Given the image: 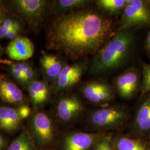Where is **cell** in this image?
<instances>
[{"mask_svg":"<svg viewBox=\"0 0 150 150\" xmlns=\"http://www.w3.org/2000/svg\"><path fill=\"white\" fill-rule=\"evenodd\" d=\"M112 20L100 11L90 8L57 16L49 27L46 48L70 59L95 55L112 37Z\"/></svg>","mask_w":150,"mask_h":150,"instance_id":"1","label":"cell"},{"mask_svg":"<svg viewBox=\"0 0 150 150\" xmlns=\"http://www.w3.org/2000/svg\"><path fill=\"white\" fill-rule=\"evenodd\" d=\"M135 30H117L93 56L90 71L93 75L111 72L122 67L131 56L135 43Z\"/></svg>","mask_w":150,"mask_h":150,"instance_id":"2","label":"cell"},{"mask_svg":"<svg viewBox=\"0 0 150 150\" xmlns=\"http://www.w3.org/2000/svg\"><path fill=\"white\" fill-rule=\"evenodd\" d=\"M9 4L12 12L34 31L42 24L51 10V1L46 0H13Z\"/></svg>","mask_w":150,"mask_h":150,"instance_id":"3","label":"cell"},{"mask_svg":"<svg viewBox=\"0 0 150 150\" xmlns=\"http://www.w3.org/2000/svg\"><path fill=\"white\" fill-rule=\"evenodd\" d=\"M150 29V0H128L117 30Z\"/></svg>","mask_w":150,"mask_h":150,"instance_id":"4","label":"cell"},{"mask_svg":"<svg viewBox=\"0 0 150 150\" xmlns=\"http://www.w3.org/2000/svg\"><path fill=\"white\" fill-rule=\"evenodd\" d=\"M89 66L87 61L67 64L56 80L51 83V91L58 94L70 91L80 83Z\"/></svg>","mask_w":150,"mask_h":150,"instance_id":"5","label":"cell"},{"mask_svg":"<svg viewBox=\"0 0 150 150\" xmlns=\"http://www.w3.org/2000/svg\"><path fill=\"white\" fill-rule=\"evenodd\" d=\"M27 131L38 149L49 145L54 139L53 121L44 111H38L32 115Z\"/></svg>","mask_w":150,"mask_h":150,"instance_id":"6","label":"cell"},{"mask_svg":"<svg viewBox=\"0 0 150 150\" xmlns=\"http://www.w3.org/2000/svg\"><path fill=\"white\" fill-rule=\"evenodd\" d=\"M141 82L142 71L132 66L113 79L112 86L120 96L130 99L141 91Z\"/></svg>","mask_w":150,"mask_h":150,"instance_id":"7","label":"cell"},{"mask_svg":"<svg viewBox=\"0 0 150 150\" xmlns=\"http://www.w3.org/2000/svg\"><path fill=\"white\" fill-rule=\"evenodd\" d=\"M81 91L87 100L96 104L111 101L115 93L112 85L102 79L86 81L81 86Z\"/></svg>","mask_w":150,"mask_h":150,"instance_id":"8","label":"cell"},{"mask_svg":"<svg viewBox=\"0 0 150 150\" xmlns=\"http://www.w3.org/2000/svg\"><path fill=\"white\" fill-rule=\"evenodd\" d=\"M127 117V114L122 107L111 106L97 109L92 113L90 121L97 127H110L121 124Z\"/></svg>","mask_w":150,"mask_h":150,"instance_id":"9","label":"cell"},{"mask_svg":"<svg viewBox=\"0 0 150 150\" xmlns=\"http://www.w3.org/2000/svg\"><path fill=\"white\" fill-rule=\"evenodd\" d=\"M83 109V104L79 97L73 93L67 94L57 100L56 113L61 122L68 123L78 118Z\"/></svg>","mask_w":150,"mask_h":150,"instance_id":"10","label":"cell"},{"mask_svg":"<svg viewBox=\"0 0 150 150\" xmlns=\"http://www.w3.org/2000/svg\"><path fill=\"white\" fill-rule=\"evenodd\" d=\"M40 64L43 80L48 83H52L56 80L61 71L68 64L59 55L48 54L42 50Z\"/></svg>","mask_w":150,"mask_h":150,"instance_id":"11","label":"cell"},{"mask_svg":"<svg viewBox=\"0 0 150 150\" xmlns=\"http://www.w3.org/2000/svg\"><path fill=\"white\" fill-rule=\"evenodd\" d=\"M5 51L11 59L16 61H25L33 56L35 46L30 39L21 35L10 41L6 47Z\"/></svg>","mask_w":150,"mask_h":150,"instance_id":"12","label":"cell"},{"mask_svg":"<svg viewBox=\"0 0 150 150\" xmlns=\"http://www.w3.org/2000/svg\"><path fill=\"white\" fill-rule=\"evenodd\" d=\"M0 98L6 103L19 106L25 102V96L21 90L2 74L0 75Z\"/></svg>","mask_w":150,"mask_h":150,"instance_id":"13","label":"cell"},{"mask_svg":"<svg viewBox=\"0 0 150 150\" xmlns=\"http://www.w3.org/2000/svg\"><path fill=\"white\" fill-rule=\"evenodd\" d=\"M27 90L34 108L38 109L47 102L51 96V89L43 80H36L27 86Z\"/></svg>","mask_w":150,"mask_h":150,"instance_id":"14","label":"cell"},{"mask_svg":"<svg viewBox=\"0 0 150 150\" xmlns=\"http://www.w3.org/2000/svg\"><path fill=\"white\" fill-rule=\"evenodd\" d=\"M142 96L135 114L134 126L142 133H150V92Z\"/></svg>","mask_w":150,"mask_h":150,"instance_id":"15","label":"cell"},{"mask_svg":"<svg viewBox=\"0 0 150 150\" xmlns=\"http://www.w3.org/2000/svg\"><path fill=\"white\" fill-rule=\"evenodd\" d=\"M93 1L89 0H54L51 1V10L56 17L73 11L89 8Z\"/></svg>","mask_w":150,"mask_h":150,"instance_id":"16","label":"cell"},{"mask_svg":"<svg viewBox=\"0 0 150 150\" xmlns=\"http://www.w3.org/2000/svg\"><path fill=\"white\" fill-rule=\"evenodd\" d=\"M21 122L16 108L0 106V129L8 133H13L20 128Z\"/></svg>","mask_w":150,"mask_h":150,"instance_id":"17","label":"cell"},{"mask_svg":"<svg viewBox=\"0 0 150 150\" xmlns=\"http://www.w3.org/2000/svg\"><path fill=\"white\" fill-rule=\"evenodd\" d=\"M93 142V136L86 133H74L66 137L64 150H87Z\"/></svg>","mask_w":150,"mask_h":150,"instance_id":"18","label":"cell"},{"mask_svg":"<svg viewBox=\"0 0 150 150\" xmlns=\"http://www.w3.org/2000/svg\"><path fill=\"white\" fill-rule=\"evenodd\" d=\"M127 1L126 0H96L93 2L105 15L116 16L122 14Z\"/></svg>","mask_w":150,"mask_h":150,"instance_id":"19","label":"cell"},{"mask_svg":"<svg viewBox=\"0 0 150 150\" xmlns=\"http://www.w3.org/2000/svg\"><path fill=\"white\" fill-rule=\"evenodd\" d=\"M27 129H24L5 150H38Z\"/></svg>","mask_w":150,"mask_h":150,"instance_id":"20","label":"cell"},{"mask_svg":"<svg viewBox=\"0 0 150 150\" xmlns=\"http://www.w3.org/2000/svg\"><path fill=\"white\" fill-rule=\"evenodd\" d=\"M31 65L27 61L11 62L9 64V71L12 77L22 86L23 74Z\"/></svg>","mask_w":150,"mask_h":150,"instance_id":"21","label":"cell"},{"mask_svg":"<svg viewBox=\"0 0 150 150\" xmlns=\"http://www.w3.org/2000/svg\"><path fill=\"white\" fill-rule=\"evenodd\" d=\"M142 82L141 87V95L144 96L150 92V64L141 62Z\"/></svg>","mask_w":150,"mask_h":150,"instance_id":"22","label":"cell"},{"mask_svg":"<svg viewBox=\"0 0 150 150\" xmlns=\"http://www.w3.org/2000/svg\"><path fill=\"white\" fill-rule=\"evenodd\" d=\"M118 150H147L140 142L129 138H121L117 142Z\"/></svg>","mask_w":150,"mask_h":150,"instance_id":"23","label":"cell"},{"mask_svg":"<svg viewBox=\"0 0 150 150\" xmlns=\"http://www.w3.org/2000/svg\"><path fill=\"white\" fill-rule=\"evenodd\" d=\"M38 72L37 70L31 65L23 74V80L22 86L28 85L32 81L38 80Z\"/></svg>","mask_w":150,"mask_h":150,"instance_id":"24","label":"cell"},{"mask_svg":"<svg viewBox=\"0 0 150 150\" xmlns=\"http://www.w3.org/2000/svg\"><path fill=\"white\" fill-rule=\"evenodd\" d=\"M17 112L21 120L28 118L31 114V108L26 104H22L18 107Z\"/></svg>","mask_w":150,"mask_h":150,"instance_id":"25","label":"cell"},{"mask_svg":"<svg viewBox=\"0 0 150 150\" xmlns=\"http://www.w3.org/2000/svg\"><path fill=\"white\" fill-rule=\"evenodd\" d=\"M22 30V24L21 23L15 27H13L7 34L6 38L12 41V40L17 38L18 36H21L20 33H21Z\"/></svg>","mask_w":150,"mask_h":150,"instance_id":"26","label":"cell"},{"mask_svg":"<svg viewBox=\"0 0 150 150\" xmlns=\"http://www.w3.org/2000/svg\"><path fill=\"white\" fill-rule=\"evenodd\" d=\"M144 49L145 53L150 59V29L147 32L145 38Z\"/></svg>","mask_w":150,"mask_h":150,"instance_id":"27","label":"cell"},{"mask_svg":"<svg viewBox=\"0 0 150 150\" xmlns=\"http://www.w3.org/2000/svg\"><path fill=\"white\" fill-rule=\"evenodd\" d=\"M95 150H112V149L108 141L103 140L97 144Z\"/></svg>","mask_w":150,"mask_h":150,"instance_id":"28","label":"cell"},{"mask_svg":"<svg viewBox=\"0 0 150 150\" xmlns=\"http://www.w3.org/2000/svg\"><path fill=\"white\" fill-rule=\"evenodd\" d=\"M7 8L4 5V2L2 1H0V22L7 15Z\"/></svg>","mask_w":150,"mask_h":150,"instance_id":"29","label":"cell"},{"mask_svg":"<svg viewBox=\"0 0 150 150\" xmlns=\"http://www.w3.org/2000/svg\"><path fill=\"white\" fill-rule=\"evenodd\" d=\"M7 144V140L5 137L0 134V150H3V149L6 146Z\"/></svg>","mask_w":150,"mask_h":150,"instance_id":"30","label":"cell"},{"mask_svg":"<svg viewBox=\"0 0 150 150\" xmlns=\"http://www.w3.org/2000/svg\"><path fill=\"white\" fill-rule=\"evenodd\" d=\"M3 50H4L3 47H2V46H1V45L0 43V61H1V58L2 54V53H3Z\"/></svg>","mask_w":150,"mask_h":150,"instance_id":"31","label":"cell"}]
</instances>
